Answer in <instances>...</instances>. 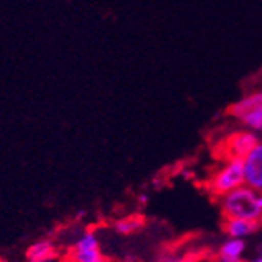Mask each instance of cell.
I'll list each match as a JSON object with an SVG mask.
<instances>
[{
    "instance_id": "obj_1",
    "label": "cell",
    "mask_w": 262,
    "mask_h": 262,
    "mask_svg": "<svg viewBox=\"0 0 262 262\" xmlns=\"http://www.w3.org/2000/svg\"><path fill=\"white\" fill-rule=\"evenodd\" d=\"M220 207L225 219H244L251 222H262V192L250 185H242L223 195Z\"/></svg>"
},
{
    "instance_id": "obj_2",
    "label": "cell",
    "mask_w": 262,
    "mask_h": 262,
    "mask_svg": "<svg viewBox=\"0 0 262 262\" xmlns=\"http://www.w3.org/2000/svg\"><path fill=\"white\" fill-rule=\"evenodd\" d=\"M242 185H245V173L244 162L241 159H225L207 181L209 192L217 198H222Z\"/></svg>"
},
{
    "instance_id": "obj_3",
    "label": "cell",
    "mask_w": 262,
    "mask_h": 262,
    "mask_svg": "<svg viewBox=\"0 0 262 262\" xmlns=\"http://www.w3.org/2000/svg\"><path fill=\"white\" fill-rule=\"evenodd\" d=\"M229 113L248 130L262 132V91L250 93L248 96L237 101L229 108Z\"/></svg>"
},
{
    "instance_id": "obj_4",
    "label": "cell",
    "mask_w": 262,
    "mask_h": 262,
    "mask_svg": "<svg viewBox=\"0 0 262 262\" xmlns=\"http://www.w3.org/2000/svg\"><path fill=\"white\" fill-rule=\"evenodd\" d=\"M64 262H108V259L101 250L98 235L86 231L69 248Z\"/></svg>"
},
{
    "instance_id": "obj_5",
    "label": "cell",
    "mask_w": 262,
    "mask_h": 262,
    "mask_svg": "<svg viewBox=\"0 0 262 262\" xmlns=\"http://www.w3.org/2000/svg\"><path fill=\"white\" fill-rule=\"evenodd\" d=\"M259 143L256 132L253 130H239L232 132L223 140V156L225 159H244Z\"/></svg>"
},
{
    "instance_id": "obj_6",
    "label": "cell",
    "mask_w": 262,
    "mask_h": 262,
    "mask_svg": "<svg viewBox=\"0 0 262 262\" xmlns=\"http://www.w3.org/2000/svg\"><path fill=\"white\" fill-rule=\"evenodd\" d=\"M244 162V173H245V184L262 190V143L257 145L242 159Z\"/></svg>"
},
{
    "instance_id": "obj_7",
    "label": "cell",
    "mask_w": 262,
    "mask_h": 262,
    "mask_svg": "<svg viewBox=\"0 0 262 262\" xmlns=\"http://www.w3.org/2000/svg\"><path fill=\"white\" fill-rule=\"evenodd\" d=\"M55 257H57V247L49 239H42L32 244L26 251V259L29 262H51Z\"/></svg>"
},
{
    "instance_id": "obj_8",
    "label": "cell",
    "mask_w": 262,
    "mask_h": 262,
    "mask_svg": "<svg viewBox=\"0 0 262 262\" xmlns=\"http://www.w3.org/2000/svg\"><path fill=\"white\" fill-rule=\"evenodd\" d=\"M259 223L244 219H226L223 229L225 232L232 237V239H244V237L251 235L257 229Z\"/></svg>"
},
{
    "instance_id": "obj_9",
    "label": "cell",
    "mask_w": 262,
    "mask_h": 262,
    "mask_svg": "<svg viewBox=\"0 0 262 262\" xmlns=\"http://www.w3.org/2000/svg\"><path fill=\"white\" fill-rule=\"evenodd\" d=\"M245 253V242L242 239H229L222 244L219 250V262H242Z\"/></svg>"
},
{
    "instance_id": "obj_10",
    "label": "cell",
    "mask_w": 262,
    "mask_h": 262,
    "mask_svg": "<svg viewBox=\"0 0 262 262\" xmlns=\"http://www.w3.org/2000/svg\"><path fill=\"white\" fill-rule=\"evenodd\" d=\"M143 226V219L140 215H129V217H123L120 220H116L113 223V229L118 234H132L135 231H138Z\"/></svg>"
},
{
    "instance_id": "obj_11",
    "label": "cell",
    "mask_w": 262,
    "mask_h": 262,
    "mask_svg": "<svg viewBox=\"0 0 262 262\" xmlns=\"http://www.w3.org/2000/svg\"><path fill=\"white\" fill-rule=\"evenodd\" d=\"M156 262H190V259L187 256H181V254H176L171 251H165V253L159 254Z\"/></svg>"
},
{
    "instance_id": "obj_12",
    "label": "cell",
    "mask_w": 262,
    "mask_h": 262,
    "mask_svg": "<svg viewBox=\"0 0 262 262\" xmlns=\"http://www.w3.org/2000/svg\"><path fill=\"white\" fill-rule=\"evenodd\" d=\"M138 201H140L141 204H145V203L148 201V196H146V195H140V196H138Z\"/></svg>"
},
{
    "instance_id": "obj_13",
    "label": "cell",
    "mask_w": 262,
    "mask_h": 262,
    "mask_svg": "<svg viewBox=\"0 0 262 262\" xmlns=\"http://www.w3.org/2000/svg\"><path fill=\"white\" fill-rule=\"evenodd\" d=\"M250 262H262V254L260 256H257V257H254L253 260H250Z\"/></svg>"
},
{
    "instance_id": "obj_14",
    "label": "cell",
    "mask_w": 262,
    "mask_h": 262,
    "mask_svg": "<svg viewBox=\"0 0 262 262\" xmlns=\"http://www.w3.org/2000/svg\"><path fill=\"white\" fill-rule=\"evenodd\" d=\"M0 262H10V260H7V259H0Z\"/></svg>"
},
{
    "instance_id": "obj_15",
    "label": "cell",
    "mask_w": 262,
    "mask_h": 262,
    "mask_svg": "<svg viewBox=\"0 0 262 262\" xmlns=\"http://www.w3.org/2000/svg\"><path fill=\"white\" fill-rule=\"evenodd\" d=\"M260 192H262V190H260Z\"/></svg>"
}]
</instances>
